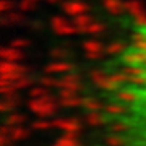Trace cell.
<instances>
[{"label": "cell", "instance_id": "cell-1", "mask_svg": "<svg viewBox=\"0 0 146 146\" xmlns=\"http://www.w3.org/2000/svg\"><path fill=\"white\" fill-rule=\"evenodd\" d=\"M96 107L109 146H146V18L128 21L104 58Z\"/></svg>", "mask_w": 146, "mask_h": 146}]
</instances>
